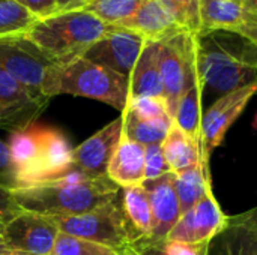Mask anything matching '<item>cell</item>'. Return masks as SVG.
<instances>
[{
    "instance_id": "obj_1",
    "label": "cell",
    "mask_w": 257,
    "mask_h": 255,
    "mask_svg": "<svg viewBox=\"0 0 257 255\" xmlns=\"http://www.w3.org/2000/svg\"><path fill=\"white\" fill-rule=\"evenodd\" d=\"M122 188L108 176L89 177L71 171L59 179L12 191L20 210L44 216H72L102 207L120 197Z\"/></svg>"
},
{
    "instance_id": "obj_2",
    "label": "cell",
    "mask_w": 257,
    "mask_h": 255,
    "mask_svg": "<svg viewBox=\"0 0 257 255\" xmlns=\"http://www.w3.org/2000/svg\"><path fill=\"white\" fill-rule=\"evenodd\" d=\"M197 66L203 95L220 98L257 80V45L227 32H199Z\"/></svg>"
},
{
    "instance_id": "obj_3",
    "label": "cell",
    "mask_w": 257,
    "mask_h": 255,
    "mask_svg": "<svg viewBox=\"0 0 257 255\" xmlns=\"http://www.w3.org/2000/svg\"><path fill=\"white\" fill-rule=\"evenodd\" d=\"M110 27L87 9L78 8L36 20L24 36L54 62L66 63L81 57Z\"/></svg>"
},
{
    "instance_id": "obj_4",
    "label": "cell",
    "mask_w": 257,
    "mask_h": 255,
    "mask_svg": "<svg viewBox=\"0 0 257 255\" xmlns=\"http://www.w3.org/2000/svg\"><path fill=\"white\" fill-rule=\"evenodd\" d=\"M62 93L101 101L122 113L130 99V78L81 56L54 66L45 96L50 99Z\"/></svg>"
},
{
    "instance_id": "obj_5",
    "label": "cell",
    "mask_w": 257,
    "mask_h": 255,
    "mask_svg": "<svg viewBox=\"0 0 257 255\" xmlns=\"http://www.w3.org/2000/svg\"><path fill=\"white\" fill-rule=\"evenodd\" d=\"M51 219L65 234L96 242L116 251L140 239L125 215L122 195L95 210L72 216H54Z\"/></svg>"
},
{
    "instance_id": "obj_6",
    "label": "cell",
    "mask_w": 257,
    "mask_h": 255,
    "mask_svg": "<svg viewBox=\"0 0 257 255\" xmlns=\"http://www.w3.org/2000/svg\"><path fill=\"white\" fill-rule=\"evenodd\" d=\"M57 62L23 36L0 38V69L15 78L35 99L48 102L45 89Z\"/></svg>"
},
{
    "instance_id": "obj_7",
    "label": "cell",
    "mask_w": 257,
    "mask_h": 255,
    "mask_svg": "<svg viewBox=\"0 0 257 255\" xmlns=\"http://www.w3.org/2000/svg\"><path fill=\"white\" fill-rule=\"evenodd\" d=\"M160 74L164 89V101L175 117L178 102L187 86L199 74L197 33L184 32L160 42Z\"/></svg>"
},
{
    "instance_id": "obj_8",
    "label": "cell",
    "mask_w": 257,
    "mask_h": 255,
    "mask_svg": "<svg viewBox=\"0 0 257 255\" xmlns=\"http://www.w3.org/2000/svg\"><path fill=\"white\" fill-rule=\"evenodd\" d=\"M120 27L142 35L146 41L161 42L184 32L199 33V14L170 0H145Z\"/></svg>"
},
{
    "instance_id": "obj_9",
    "label": "cell",
    "mask_w": 257,
    "mask_h": 255,
    "mask_svg": "<svg viewBox=\"0 0 257 255\" xmlns=\"http://www.w3.org/2000/svg\"><path fill=\"white\" fill-rule=\"evenodd\" d=\"M59 231L50 216L21 210L5 222L2 243L12 254L51 255Z\"/></svg>"
},
{
    "instance_id": "obj_10",
    "label": "cell",
    "mask_w": 257,
    "mask_h": 255,
    "mask_svg": "<svg viewBox=\"0 0 257 255\" xmlns=\"http://www.w3.org/2000/svg\"><path fill=\"white\" fill-rule=\"evenodd\" d=\"M257 93V80L220 96L202 116L200 147L206 159L224 141L230 126L239 119L245 107Z\"/></svg>"
},
{
    "instance_id": "obj_11",
    "label": "cell",
    "mask_w": 257,
    "mask_h": 255,
    "mask_svg": "<svg viewBox=\"0 0 257 255\" xmlns=\"http://www.w3.org/2000/svg\"><path fill=\"white\" fill-rule=\"evenodd\" d=\"M145 44L146 39L142 35L120 26H111L83 57L130 78Z\"/></svg>"
},
{
    "instance_id": "obj_12",
    "label": "cell",
    "mask_w": 257,
    "mask_h": 255,
    "mask_svg": "<svg viewBox=\"0 0 257 255\" xmlns=\"http://www.w3.org/2000/svg\"><path fill=\"white\" fill-rule=\"evenodd\" d=\"M229 216L221 210L212 189L191 209L184 212L167 234V240L188 245L209 243L227 224Z\"/></svg>"
},
{
    "instance_id": "obj_13",
    "label": "cell",
    "mask_w": 257,
    "mask_h": 255,
    "mask_svg": "<svg viewBox=\"0 0 257 255\" xmlns=\"http://www.w3.org/2000/svg\"><path fill=\"white\" fill-rule=\"evenodd\" d=\"M199 32H227L257 45V12L242 0H199Z\"/></svg>"
},
{
    "instance_id": "obj_14",
    "label": "cell",
    "mask_w": 257,
    "mask_h": 255,
    "mask_svg": "<svg viewBox=\"0 0 257 255\" xmlns=\"http://www.w3.org/2000/svg\"><path fill=\"white\" fill-rule=\"evenodd\" d=\"M72 149L63 134L38 125V152L24 186L59 179L71 171ZM23 186V188H24Z\"/></svg>"
},
{
    "instance_id": "obj_15",
    "label": "cell",
    "mask_w": 257,
    "mask_h": 255,
    "mask_svg": "<svg viewBox=\"0 0 257 255\" xmlns=\"http://www.w3.org/2000/svg\"><path fill=\"white\" fill-rule=\"evenodd\" d=\"M122 132L123 120L120 116L72 149L71 171H78L89 177L107 176L110 159L120 141Z\"/></svg>"
},
{
    "instance_id": "obj_16",
    "label": "cell",
    "mask_w": 257,
    "mask_h": 255,
    "mask_svg": "<svg viewBox=\"0 0 257 255\" xmlns=\"http://www.w3.org/2000/svg\"><path fill=\"white\" fill-rule=\"evenodd\" d=\"M143 186L148 191L152 210V234L149 237L164 240L182 215L175 189V174L167 173L158 179L145 180Z\"/></svg>"
},
{
    "instance_id": "obj_17",
    "label": "cell",
    "mask_w": 257,
    "mask_h": 255,
    "mask_svg": "<svg viewBox=\"0 0 257 255\" xmlns=\"http://www.w3.org/2000/svg\"><path fill=\"white\" fill-rule=\"evenodd\" d=\"M208 255H257V216L253 210L229 216L226 227L209 242Z\"/></svg>"
},
{
    "instance_id": "obj_18",
    "label": "cell",
    "mask_w": 257,
    "mask_h": 255,
    "mask_svg": "<svg viewBox=\"0 0 257 255\" xmlns=\"http://www.w3.org/2000/svg\"><path fill=\"white\" fill-rule=\"evenodd\" d=\"M45 104L35 99L15 78L0 69V126L15 122L18 128L27 126Z\"/></svg>"
},
{
    "instance_id": "obj_19",
    "label": "cell",
    "mask_w": 257,
    "mask_h": 255,
    "mask_svg": "<svg viewBox=\"0 0 257 255\" xmlns=\"http://www.w3.org/2000/svg\"><path fill=\"white\" fill-rule=\"evenodd\" d=\"M107 176L119 188L143 185L145 176V146L126 138L122 132L120 141L110 159Z\"/></svg>"
},
{
    "instance_id": "obj_20",
    "label": "cell",
    "mask_w": 257,
    "mask_h": 255,
    "mask_svg": "<svg viewBox=\"0 0 257 255\" xmlns=\"http://www.w3.org/2000/svg\"><path fill=\"white\" fill-rule=\"evenodd\" d=\"M160 42L146 41L130 75L131 98H163L164 89L160 74Z\"/></svg>"
},
{
    "instance_id": "obj_21",
    "label": "cell",
    "mask_w": 257,
    "mask_h": 255,
    "mask_svg": "<svg viewBox=\"0 0 257 255\" xmlns=\"http://www.w3.org/2000/svg\"><path fill=\"white\" fill-rule=\"evenodd\" d=\"M161 149L170 171L175 174L182 173L203 161L209 162V159H206L202 153L200 143L184 132L175 122L167 137L161 143Z\"/></svg>"
},
{
    "instance_id": "obj_22",
    "label": "cell",
    "mask_w": 257,
    "mask_h": 255,
    "mask_svg": "<svg viewBox=\"0 0 257 255\" xmlns=\"http://www.w3.org/2000/svg\"><path fill=\"white\" fill-rule=\"evenodd\" d=\"M175 189L179 198L181 212L184 213L212 189L209 162L203 161L182 173L175 174Z\"/></svg>"
},
{
    "instance_id": "obj_23",
    "label": "cell",
    "mask_w": 257,
    "mask_h": 255,
    "mask_svg": "<svg viewBox=\"0 0 257 255\" xmlns=\"http://www.w3.org/2000/svg\"><path fill=\"white\" fill-rule=\"evenodd\" d=\"M120 116L123 120V135L145 147L161 144L173 125L172 117L142 119L130 110H123Z\"/></svg>"
},
{
    "instance_id": "obj_24",
    "label": "cell",
    "mask_w": 257,
    "mask_h": 255,
    "mask_svg": "<svg viewBox=\"0 0 257 255\" xmlns=\"http://www.w3.org/2000/svg\"><path fill=\"white\" fill-rule=\"evenodd\" d=\"M122 206L137 234L140 237H149L152 234V210L145 186L122 188Z\"/></svg>"
},
{
    "instance_id": "obj_25",
    "label": "cell",
    "mask_w": 257,
    "mask_h": 255,
    "mask_svg": "<svg viewBox=\"0 0 257 255\" xmlns=\"http://www.w3.org/2000/svg\"><path fill=\"white\" fill-rule=\"evenodd\" d=\"M36 20L17 0H0V38L23 36L32 29Z\"/></svg>"
},
{
    "instance_id": "obj_26",
    "label": "cell",
    "mask_w": 257,
    "mask_h": 255,
    "mask_svg": "<svg viewBox=\"0 0 257 255\" xmlns=\"http://www.w3.org/2000/svg\"><path fill=\"white\" fill-rule=\"evenodd\" d=\"M145 0H89L84 6L108 26H123Z\"/></svg>"
},
{
    "instance_id": "obj_27",
    "label": "cell",
    "mask_w": 257,
    "mask_h": 255,
    "mask_svg": "<svg viewBox=\"0 0 257 255\" xmlns=\"http://www.w3.org/2000/svg\"><path fill=\"white\" fill-rule=\"evenodd\" d=\"M131 246L140 255H208L209 243L188 245L181 242L155 240L151 237H140L131 243Z\"/></svg>"
},
{
    "instance_id": "obj_28",
    "label": "cell",
    "mask_w": 257,
    "mask_h": 255,
    "mask_svg": "<svg viewBox=\"0 0 257 255\" xmlns=\"http://www.w3.org/2000/svg\"><path fill=\"white\" fill-rule=\"evenodd\" d=\"M117 251L86 239L74 237L59 231L51 255H116Z\"/></svg>"
},
{
    "instance_id": "obj_29",
    "label": "cell",
    "mask_w": 257,
    "mask_h": 255,
    "mask_svg": "<svg viewBox=\"0 0 257 255\" xmlns=\"http://www.w3.org/2000/svg\"><path fill=\"white\" fill-rule=\"evenodd\" d=\"M125 110H130L142 119H163L172 117L167 108V104L163 98H131ZM173 119V117H172Z\"/></svg>"
},
{
    "instance_id": "obj_30",
    "label": "cell",
    "mask_w": 257,
    "mask_h": 255,
    "mask_svg": "<svg viewBox=\"0 0 257 255\" xmlns=\"http://www.w3.org/2000/svg\"><path fill=\"white\" fill-rule=\"evenodd\" d=\"M170 171V167L164 158L161 144L146 146L145 147V176L146 180L158 179Z\"/></svg>"
},
{
    "instance_id": "obj_31",
    "label": "cell",
    "mask_w": 257,
    "mask_h": 255,
    "mask_svg": "<svg viewBox=\"0 0 257 255\" xmlns=\"http://www.w3.org/2000/svg\"><path fill=\"white\" fill-rule=\"evenodd\" d=\"M0 188L14 191L20 188L17 168L12 162L8 143L0 140Z\"/></svg>"
},
{
    "instance_id": "obj_32",
    "label": "cell",
    "mask_w": 257,
    "mask_h": 255,
    "mask_svg": "<svg viewBox=\"0 0 257 255\" xmlns=\"http://www.w3.org/2000/svg\"><path fill=\"white\" fill-rule=\"evenodd\" d=\"M26 9H29L38 20L51 17L59 12L57 0H17Z\"/></svg>"
},
{
    "instance_id": "obj_33",
    "label": "cell",
    "mask_w": 257,
    "mask_h": 255,
    "mask_svg": "<svg viewBox=\"0 0 257 255\" xmlns=\"http://www.w3.org/2000/svg\"><path fill=\"white\" fill-rule=\"evenodd\" d=\"M20 212L21 210L18 209V206L14 201L12 191H8L5 188H0V219L3 222H6V221L12 219Z\"/></svg>"
},
{
    "instance_id": "obj_34",
    "label": "cell",
    "mask_w": 257,
    "mask_h": 255,
    "mask_svg": "<svg viewBox=\"0 0 257 255\" xmlns=\"http://www.w3.org/2000/svg\"><path fill=\"white\" fill-rule=\"evenodd\" d=\"M87 0H57L59 11H68V9H78L84 8Z\"/></svg>"
},
{
    "instance_id": "obj_35",
    "label": "cell",
    "mask_w": 257,
    "mask_h": 255,
    "mask_svg": "<svg viewBox=\"0 0 257 255\" xmlns=\"http://www.w3.org/2000/svg\"><path fill=\"white\" fill-rule=\"evenodd\" d=\"M170 2H175L178 5H181L182 8L188 9L190 12L199 14V0H170Z\"/></svg>"
},
{
    "instance_id": "obj_36",
    "label": "cell",
    "mask_w": 257,
    "mask_h": 255,
    "mask_svg": "<svg viewBox=\"0 0 257 255\" xmlns=\"http://www.w3.org/2000/svg\"><path fill=\"white\" fill-rule=\"evenodd\" d=\"M116 255H140L131 245L130 246H126V248H123V249H120V251H117V254Z\"/></svg>"
},
{
    "instance_id": "obj_37",
    "label": "cell",
    "mask_w": 257,
    "mask_h": 255,
    "mask_svg": "<svg viewBox=\"0 0 257 255\" xmlns=\"http://www.w3.org/2000/svg\"><path fill=\"white\" fill-rule=\"evenodd\" d=\"M242 3L253 12H257V0H242Z\"/></svg>"
},
{
    "instance_id": "obj_38",
    "label": "cell",
    "mask_w": 257,
    "mask_h": 255,
    "mask_svg": "<svg viewBox=\"0 0 257 255\" xmlns=\"http://www.w3.org/2000/svg\"><path fill=\"white\" fill-rule=\"evenodd\" d=\"M0 255H12V252L3 243H0Z\"/></svg>"
},
{
    "instance_id": "obj_39",
    "label": "cell",
    "mask_w": 257,
    "mask_h": 255,
    "mask_svg": "<svg viewBox=\"0 0 257 255\" xmlns=\"http://www.w3.org/2000/svg\"><path fill=\"white\" fill-rule=\"evenodd\" d=\"M251 125H253V129H256L257 131V113L256 116H254V119H253V123H251Z\"/></svg>"
},
{
    "instance_id": "obj_40",
    "label": "cell",
    "mask_w": 257,
    "mask_h": 255,
    "mask_svg": "<svg viewBox=\"0 0 257 255\" xmlns=\"http://www.w3.org/2000/svg\"><path fill=\"white\" fill-rule=\"evenodd\" d=\"M3 225H5V222L0 219V243H2V230H3Z\"/></svg>"
},
{
    "instance_id": "obj_41",
    "label": "cell",
    "mask_w": 257,
    "mask_h": 255,
    "mask_svg": "<svg viewBox=\"0 0 257 255\" xmlns=\"http://www.w3.org/2000/svg\"><path fill=\"white\" fill-rule=\"evenodd\" d=\"M253 212H254V215L257 216V207H256V209H253Z\"/></svg>"
},
{
    "instance_id": "obj_42",
    "label": "cell",
    "mask_w": 257,
    "mask_h": 255,
    "mask_svg": "<svg viewBox=\"0 0 257 255\" xmlns=\"http://www.w3.org/2000/svg\"><path fill=\"white\" fill-rule=\"evenodd\" d=\"M12 255H27V254H12Z\"/></svg>"
},
{
    "instance_id": "obj_43",
    "label": "cell",
    "mask_w": 257,
    "mask_h": 255,
    "mask_svg": "<svg viewBox=\"0 0 257 255\" xmlns=\"http://www.w3.org/2000/svg\"><path fill=\"white\" fill-rule=\"evenodd\" d=\"M87 2H89V0H87Z\"/></svg>"
}]
</instances>
